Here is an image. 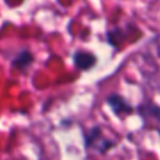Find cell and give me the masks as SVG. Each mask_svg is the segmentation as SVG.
<instances>
[{
    "instance_id": "cell-1",
    "label": "cell",
    "mask_w": 160,
    "mask_h": 160,
    "mask_svg": "<svg viewBox=\"0 0 160 160\" xmlns=\"http://www.w3.org/2000/svg\"><path fill=\"white\" fill-rule=\"evenodd\" d=\"M82 140L86 151L99 155H106L110 150L118 146V141L108 138L100 125H92L86 131H82Z\"/></svg>"
},
{
    "instance_id": "cell-2",
    "label": "cell",
    "mask_w": 160,
    "mask_h": 160,
    "mask_svg": "<svg viewBox=\"0 0 160 160\" xmlns=\"http://www.w3.org/2000/svg\"><path fill=\"white\" fill-rule=\"evenodd\" d=\"M105 102L110 108V111L120 120H125L128 116L135 112V106L119 92H111L108 95Z\"/></svg>"
},
{
    "instance_id": "cell-3",
    "label": "cell",
    "mask_w": 160,
    "mask_h": 160,
    "mask_svg": "<svg viewBox=\"0 0 160 160\" xmlns=\"http://www.w3.org/2000/svg\"><path fill=\"white\" fill-rule=\"evenodd\" d=\"M132 32H141L132 22L126 24L125 26H115L112 29H109L105 32L106 44L118 50L126 42L129 35H131Z\"/></svg>"
},
{
    "instance_id": "cell-4",
    "label": "cell",
    "mask_w": 160,
    "mask_h": 160,
    "mask_svg": "<svg viewBox=\"0 0 160 160\" xmlns=\"http://www.w3.org/2000/svg\"><path fill=\"white\" fill-rule=\"evenodd\" d=\"M135 112L142 120L144 128L146 122H152L155 126L160 124V105L152 101L151 99L144 100L138 106H135Z\"/></svg>"
},
{
    "instance_id": "cell-5",
    "label": "cell",
    "mask_w": 160,
    "mask_h": 160,
    "mask_svg": "<svg viewBox=\"0 0 160 160\" xmlns=\"http://www.w3.org/2000/svg\"><path fill=\"white\" fill-rule=\"evenodd\" d=\"M71 60H72L75 69L82 72L90 71L98 64V56L92 51L86 50V49H76L75 51H72Z\"/></svg>"
},
{
    "instance_id": "cell-6",
    "label": "cell",
    "mask_w": 160,
    "mask_h": 160,
    "mask_svg": "<svg viewBox=\"0 0 160 160\" xmlns=\"http://www.w3.org/2000/svg\"><path fill=\"white\" fill-rule=\"evenodd\" d=\"M34 62V54L30 51V50H21L16 54V56L12 59L11 64L15 69L20 70V71H24L26 70L29 66H31V64Z\"/></svg>"
}]
</instances>
